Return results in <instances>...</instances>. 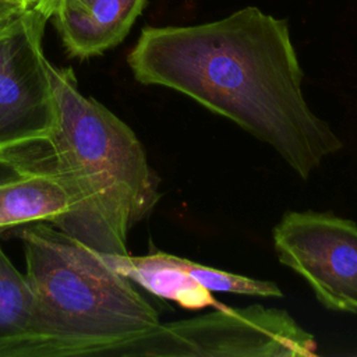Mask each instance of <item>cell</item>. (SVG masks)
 <instances>
[{"label": "cell", "instance_id": "1", "mask_svg": "<svg viewBox=\"0 0 357 357\" xmlns=\"http://www.w3.org/2000/svg\"><path fill=\"white\" fill-rule=\"evenodd\" d=\"M127 63L138 82L181 92L271 145L303 180L343 146L303 95L287 21L258 7L197 25L146 26Z\"/></svg>", "mask_w": 357, "mask_h": 357}, {"label": "cell", "instance_id": "2", "mask_svg": "<svg viewBox=\"0 0 357 357\" xmlns=\"http://www.w3.org/2000/svg\"><path fill=\"white\" fill-rule=\"evenodd\" d=\"M57 102V127L45 142L47 167L64 185L68 209L54 225L86 247L128 254L130 229L160 198L159 178L135 132L112 110L85 96L71 68L47 64Z\"/></svg>", "mask_w": 357, "mask_h": 357}, {"label": "cell", "instance_id": "3", "mask_svg": "<svg viewBox=\"0 0 357 357\" xmlns=\"http://www.w3.org/2000/svg\"><path fill=\"white\" fill-rule=\"evenodd\" d=\"M21 241L36 303L33 357L107 356L160 324L131 280L50 222L28 223Z\"/></svg>", "mask_w": 357, "mask_h": 357}, {"label": "cell", "instance_id": "4", "mask_svg": "<svg viewBox=\"0 0 357 357\" xmlns=\"http://www.w3.org/2000/svg\"><path fill=\"white\" fill-rule=\"evenodd\" d=\"M317 340L280 308L252 304L159 324L148 333L114 346L107 356L131 357H311Z\"/></svg>", "mask_w": 357, "mask_h": 357}, {"label": "cell", "instance_id": "5", "mask_svg": "<svg viewBox=\"0 0 357 357\" xmlns=\"http://www.w3.org/2000/svg\"><path fill=\"white\" fill-rule=\"evenodd\" d=\"M46 22L29 7L0 35V153L46 142L57 127V102L42 45Z\"/></svg>", "mask_w": 357, "mask_h": 357}, {"label": "cell", "instance_id": "6", "mask_svg": "<svg viewBox=\"0 0 357 357\" xmlns=\"http://www.w3.org/2000/svg\"><path fill=\"white\" fill-rule=\"evenodd\" d=\"M279 261L300 275L318 301L357 314V225L326 212H287L273 227Z\"/></svg>", "mask_w": 357, "mask_h": 357}, {"label": "cell", "instance_id": "7", "mask_svg": "<svg viewBox=\"0 0 357 357\" xmlns=\"http://www.w3.org/2000/svg\"><path fill=\"white\" fill-rule=\"evenodd\" d=\"M146 0H84L63 6L50 20L71 57L89 59L128 35Z\"/></svg>", "mask_w": 357, "mask_h": 357}, {"label": "cell", "instance_id": "8", "mask_svg": "<svg viewBox=\"0 0 357 357\" xmlns=\"http://www.w3.org/2000/svg\"><path fill=\"white\" fill-rule=\"evenodd\" d=\"M102 257L128 280L158 297L176 301L184 308L199 310L219 305L211 291L180 266L177 255L155 251L137 257L130 254H102Z\"/></svg>", "mask_w": 357, "mask_h": 357}, {"label": "cell", "instance_id": "9", "mask_svg": "<svg viewBox=\"0 0 357 357\" xmlns=\"http://www.w3.org/2000/svg\"><path fill=\"white\" fill-rule=\"evenodd\" d=\"M36 340L33 291L0 243V357H33Z\"/></svg>", "mask_w": 357, "mask_h": 357}, {"label": "cell", "instance_id": "10", "mask_svg": "<svg viewBox=\"0 0 357 357\" xmlns=\"http://www.w3.org/2000/svg\"><path fill=\"white\" fill-rule=\"evenodd\" d=\"M70 206L61 181L47 169H32L22 177L0 184V227L53 222Z\"/></svg>", "mask_w": 357, "mask_h": 357}, {"label": "cell", "instance_id": "11", "mask_svg": "<svg viewBox=\"0 0 357 357\" xmlns=\"http://www.w3.org/2000/svg\"><path fill=\"white\" fill-rule=\"evenodd\" d=\"M180 266L187 271L197 282H199L209 291L218 293H236L258 297H282L280 287L269 280H259L233 272H226L218 268L206 266L192 262L187 258L178 257Z\"/></svg>", "mask_w": 357, "mask_h": 357}, {"label": "cell", "instance_id": "12", "mask_svg": "<svg viewBox=\"0 0 357 357\" xmlns=\"http://www.w3.org/2000/svg\"><path fill=\"white\" fill-rule=\"evenodd\" d=\"M31 6L22 0H0V35L6 32Z\"/></svg>", "mask_w": 357, "mask_h": 357}, {"label": "cell", "instance_id": "13", "mask_svg": "<svg viewBox=\"0 0 357 357\" xmlns=\"http://www.w3.org/2000/svg\"><path fill=\"white\" fill-rule=\"evenodd\" d=\"M29 167L20 160L7 156V153H0V184L17 180L26 174Z\"/></svg>", "mask_w": 357, "mask_h": 357}, {"label": "cell", "instance_id": "14", "mask_svg": "<svg viewBox=\"0 0 357 357\" xmlns=\"http://www.w3.org/2000/svg\"><path fill=\"white\" fill-rule=\"evenodd\" d=\"M81 1L84 0H35L32 7L49 21L63 6L70 3H81Z\"/></svg>", "mask_w": 357, "mask_h": 357}, {"label": "cell", "instance_id": "15", "mask_svg": "<svg viewBox=\"0 0 357 357\" xmlns=\"http://www.w3.org/2000/svg\"><path fill=\"white\" fill-rule=\"evenodd\" d=\"M22 1H24V3H26L28 6H31V7H32V4H33V1H35V0H22Z\"/></svg>", "mask_w": 357, "mask_h": 357}, {"label": "cell", "instance_id": "16", "mask_svg": "<svg viewBox=\"0 0 357 357\" xmlns=\"http://www.w3.org/2000/svg\"><path fill=\"white\" fill-rule=\"evenodd\" d=\"M6 229H3V227H0V243H1V234H3V231H4Z\"/></svg>", "mask_w": 357, "mask_h": 357}]
</instances>
